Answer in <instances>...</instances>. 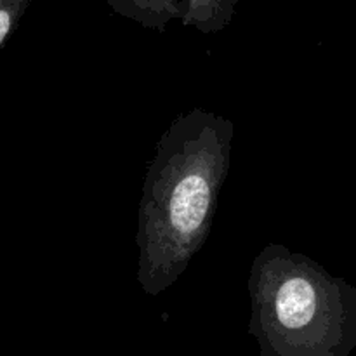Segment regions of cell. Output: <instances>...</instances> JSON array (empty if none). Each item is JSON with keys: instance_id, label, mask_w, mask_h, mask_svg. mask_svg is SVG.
<instances>
[{"instance_id": "1", "label": "cell", "mask_w": 356, "mask_h": 356, "mask_svg": "<svg viewBox=\"0 0 356 356\" xmlns=\"http://www.w3.org/2000/svg\"><path fill=\"white\" fill-rule=\"evenodd\" d=\"M235 124L204 108L181 113L160 136L138 209V284L148 296L172 287L212 229L232 165Z\"/></svg>"}, {"instance_id": "2", "label": "cell", "mask_w": 356, "mask_h": 356, "mask_svg": "<svg viewBox=\"0 0 356 356\" xmlns=\"http://www.w3.org/2000/svg\"><path fill=\"white\" fill-rule=\"evenodd\" d=\"M249 334L259 356H346L356 341V289L280 243L252 261Z\"/></svg>"}, {"instance_id": "3", "label": "cell", "mask_w": 356, "mask_h": 356, "mask_svg": "<svg viewBox=\"0 0 356 356\" xmlns=\"http://www.w3.org/2000/svg\"><path fill=\"white\" fill-rule=\"evenodd\" d=\"M238 0H169L174 17L202 33L225 30L235 14Z\"/></svg>"}, {"instance_id": "4", "label": "cell", "mask_w": 356, "mask_h": 356, "mask_svg": "<svg viewBox=\"0 0 356 356\" xmlns=\"http://www.w3.org/2000/svg\"><path fill=\"white\" fill-rule=\"evenodd\" d=\"M28 6L30 0H0V49L16 31Z\"/></svg>"}]
</instances>
